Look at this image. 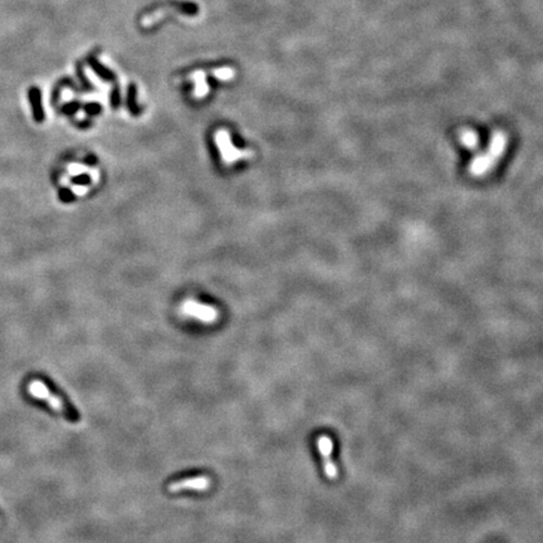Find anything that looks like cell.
I'll list each match as a JSON object with an SVG mask.
<instances>
[{
	"label": "cell",
	"instance_id": "6da1fadb",
	"mask_svg": "<svg viewBox=\"0 0 543 543\" xmlns=\"http://www.w3.org/2000/svg\"><path fill=\"white\" fill-rule=\"evenodd\" d=\"M507 135L502 131H497L492 135L491 144L486 152L478 155L474 160L470 163L469 172L474 177H481L489 172V170L495 166L502 155L505 154L507 147Z\"/></svg>",
	"mask_w": 543,
	"mask_h": 543
},
{
	"label": "cell",
	"instance_id": "7a4b0ae2",
	"mask_svg": "<svg viewBox=\"0 0 543 543\" xmlns=\"http://www.w3.org/2000/svg\"><path fill=\"white\" fill-rule=\"evenodd\" d=\"M29 391L30 394L34 395L35 397L48 401L58 413L62 414L69 421L77 423L78 420H79V415H78L77 411L63 399L62 395L58 394V392L55 391V390H53L49 385H47L43 380L32 381V383L29 384Z\"/></svg>",
	"mask_w": 543,
	"mask_h": 543
},
{
	"label": "cell",
	"instance_id": "7c38bea8",
	"mask_svg": "<svg viewBox=\"0 0 543 543\" xmlns=\"http://www.w3.org/2000/svg\"><path fill=\"white\" fill-rule=\"evenodd\" d=\"M85 110L88 115H96V113H98V111H99V106L96 104H91V105L86 106Z\"/></svg>",
	"mask_w": 543,
	"mask_h": 543
},
{
	"label": "cell",
	"instance_id": "277c9868",
	"mask_svg": "<svg viewBox=\"0 0 543 543\" xmlns=\"http://www.w3.org/2000/svg\"><path fill=\"white\" fill-rule=\"evenodd\" d=\"M183 313L189 317L199 319V321L204 322V324H213L219 317L218 311L215 308L211 307V306L203 305V303H197L194 299H188L184 303Z\"/></svg>",
	"mask_w": 543,
	"mask_h": 543
},
{
	"label": "cell",
	"instance_id": "52a82bcc",
	"mask_svg": "<svg viewBox=\"0 0 543 543\" xmlns=\"http://www.w3.org/2000/svg\"><path fill=\"white\" fill-rule=\"evenodd\" d=\"M28 97H29V102L32 105V112H33V118L38 124H42L46 118L43 110V104H42V93L37 87L29 88L28 92Z\"/></svg>",
	"mask_w": 543,
	"mask_h": 543
},
{
	"label": "cell",
	"instance_id": "30bf717a",
	"mask_svg": "<svg viewBox=\"0 0 543 543\" xmlns=\"http://www.w3.org/2000/svg\"><path fill=\"white\" fill-rule=\"evenodd\" d=\"M91 177L87 174H79L72 179V183L77 186H87L91 184Z\"/></svg>",
	"mask_w": 543,
	"mask_h": 543
},
{
	"label": "cell",
	"instance_id": "3957f363",
	"mask_svg": "<svg viewBox=\"0 0 543 543\" xmlns=\"http://www.w3.org/2000/svg\"><path fill=\"white\" fill-rule=\"evenodd\" d=\"M317 449H318L319 455L324 459V469L326 477L331 480H335L338 477V470H337L336 464L332 460V452H333V440L328 435H319L317 438Z\"/></svg>",
	"mask_w": 543,
	"mask_h": 543
},
{
	"label": "cell",
	"instance_id": "8992f818",
	"mask_svg": "<svg viewBox=\"0 0 543 543\" xmlns=\"http://www.w3.org/2000/svg\"><path fill=\"white\" fill-rule=\"evenodd\" d=\"M215 140L219 146L220 154L223 155V158L225 160V163H234V161L238 160V158H243L249 155V154H246V152H240L239 150H236L235 147L233 146V144L230 143V137H229V135H228L227 131L220 130L219 132L215 135Z\"/></svg>",
	"mask_w": 543,
	"mask_h": 543
},
{
	"label": "cell",
	"instance_id": "5b68a950",
	"mask_svg": "<svg viewBox=\"0 0 543 543\" xmlns=\"http://www.w3.org/2000/svg\"><path fill=\"white\" fill-rule=\"evenodd\" d=\"M211 487V479L208 475H197V477L184 478L180 480L172 481L169 484L168 489L171 493H179L183 491H197L205 492Z\"/></svg>",
	"mask_w": 543,
	"mask_h": 543
},
{
	"label": "cell",
	"instance_id": "9c48e42d",
	"mask_svg": "<svg viewBox=\"0 0 543 543\" xmlns=\"http://www.w3.org/2000/svg\"><path fill=\"white\" fill-rule=\"evenodd\" d=\"M79 107H81V105L78 104V102H68V104H66L62 108H61V111H62V113H65V115L69 116V115H74V113L79 110Z\"/></svg>",
	"mask_w": 543,
	"mask_h": 543
},
{
	"label": "cell",
	"instance_id": "ba28073f",
	"mask_svg": "<svg viewBox=\"0 0 543 543\" xmlns=\"http://www.w3.org/2000/svg\"><path fill=\"white\" fill-rule=\"evenodd\" d=\"M459 141L467 149H475L478 146V137L477 133L473 132L472 130H463L459 132Z\"/></svg>",
	"mask_w": 543,
	"mask_h": 543
},
{
	"label": "cell",
	"instance_id": "8fae6325",
	"mask_svg": "<svg viewBox=\"0 0 543 543\" xmlns=\"http://www.w3.org/2000/svg\"><path fill=\"white\" fill-rule=\"evenodd\" d=\"M58 196H59V199L62 200L63 203H71L72 200L74 199V194L72 193V191L69 190V189H67V188L61 189L59 194H58Z\"/></svg>",
	"mask_w": 543,
	"mask_h": 543
}]
</instances>
